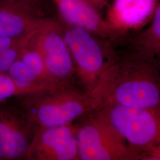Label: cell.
<instances>
[{
    "instance_id": "obj_6",
    "label": "cell",
    "mask_w": 160,
    "mask_h": 160,
    "mask_svg": "<svg viewBox=\"0 0 160 160\" xmlns=\"http://www.w3.org/2000/svg\"><path fill=\"white\" fill-rule=\"evenodd\" d=\"M34 39L42 53L47 72L53 83L58 87L74 86L75 68L63 39L60 22L52 19L34 36Z\"/></svg>"
},
{
    "instance_id": "obj_3",
    "label": "cell",
    "mask_w": 160,
    "mask_h": 160,
    "mask_svg": "<svg viewBox=\"0 0 160 160\" xmlns=\"http://www.w3.org/2000/svg\"><path fill=\"white\" fill-rule=\"evenodd\" d=\"M94 113L107 121L141 160H160V106L136 108L108 104Z\"/></svg>"
},
{
    "instance_id": "obj_14",
    "label": "cell",
    "mask_w": 160,
    "mask_h": 160,
    "mask_svg": "<svg viewBox=\"0 0 160 160\" xmlns=\"http://www.w3.org/2000/svg\"><path fill=\"white\" fill-rule=\"evenodd\" d=\"M30 141L28 134L0 138V160L25 158Z\"/></svg>"
},
{
    "instance_id": "obj_12",
    "label": "cell",
    "mask_w": 160,
    "mask_h": 160,
    "mask_svg": "<svg viewBox=\"0 0 160 160\" xmlns=\"http://www.w3.org/2000/svg\"><path fill=\"white\" fill-rule=\"evenodd\" d=\"M7 74L16 86L18 96H28L52 90L40 82L20 59L13 63Z\"/></svg>"
},
{
    "instance_id": "obj_16",
    "label": "cell",
    "mask_w": 160,
    "mask_h": 160,
    "mask_svg": "<svg viewBox=\"0 0 160 160\" xmlns=\"http://www.w3.org/2000/svg\"><path fill=\"white\" fill-rule=\"evenodd\" d=\"M12 96H18L16 86L8 75L0 72V102Z\"/></svg>"
},
{
    "instance_id": "obj_11",
    "label": "cell",
    "mask_w": 160,
    "mask_h": 160,
    "mask_svg": "<svg viewBox=\"0 0 160 160\" xmlns=\"http://www.w3.org/2000/svg\"><path fill=\"white\" fill-rule=\"evenodd\" d=\"M132 55L149 61H157L160 54V4L147 28L137 36L133 42Z\"/></svg>"
},
{
    "instance_id": "obj_7",
    "label": "cell",
    "mask_w": 160,
    "mask_h": 160,
    "mask_svg": "<svg viewBox=\"0 0 160 160\" xmlns=\"http://www.w3.org/2000/svg\"><path fill=\"white\" fill-rule=\"evenodd\" d=\"M74 124L36 128L25 158L32 160H79Z\"/></svg>"
},
{
    "instance_id": "obj_2",
    "label": "cell",
    "mask_w": 160,
    "mask_h": 160,
    "mask_svg": "<svg viewBox=\"0 0 160 160\" xmlns=\"http://www.w3.org/2000/svg\"><path fill=\"white\" fill-rule=\"evenodd\" d=\"M101 107L97 98L74 86L28 96L23 104L25 119L36 129L74 124Z\"/></svg>"
},
{
    "instance_id": "obj_17",
    "label": "cell",
    "mask_w": 160,
    "mask_h": 160,
    "mask_svg": "<svg viewBox=\"0 0 160 160\" xmlns=\"http://www.w3.org/2000/svg\"><path fill=\"white\" fill-rule=\"evenodd\" d=\"M90 5L96 8L97 11L102 9L106 6L109 0H84Z\"/></svg>"
},
{
    "instance_id": "obj_10",
    "label": "cell",
    "mask_w": 160,
    "mask_h": 160,
    "mask_svg": "<svg viewBox=\"0 0 160 160\" xmlns=\"http://www.w3.org/2000/svg\"><path fill=\"white\" fill-rule=\"evenodd\" d=\"M52 1L64 23L86 29L104 40L117 38L98 11L84 0Z\"/></svg>"
},
{
    "instance_id": "obj_5",
    "label": "cell",
    "mask_w": 160,
    "mask_h": 160,
    "mask_svg": "<svg viewBox=\"0 0 160 160\" xmlns=\"http://www.w3.org/2000/svg\"><path fill=\"white\" fill-rule=\"evenodd\" d=\"M76 125L81 160H141L109 123L94 113Z\"/></svg>"
},
{
    "instance_id": "obj_4",
    "label": "cell",
    "mask_w": 160,
    "mask_h": 160,
    "mask_svg": "<svg viewBox=\"0 0 160 160\" xmlns=\"http://www.w3.org/2000/svg\"><path fill=\"white\" fill-rule=\"evenodd\" d=\"M61 32L68 46L76 77L88 94L92 92L106 66L113 59V53L102 39L86 29L60 22Z\"/></svg>"
},
{
    "instance_id": "obj_1",
    "label": "cell",
    "mask_w": 160,
    "mask_h": 160,
    "mask_svg": "<svg viewBox=\"0 0 160 160\" xmlns=\"http://www.w3.org/2000/svg\"><path fill=\"white\" fill-rule=\"evenodd\" d=\"M158 61L128 55L114 59L100 75L90 96L104 106L118 104L136 108L160 106Z\"/></svg>"
},
{
    "instance_id": "obj_9",
    "label": "cell",
    "mask_w": 160,
    "mask_h": 160,
    "mask_svg": "<svg viewBox=\"0 0 160 160\" xmlns=\"http://www.w3.org/2000/svg\"><path fill=\"white\" fill-rule=\"evenodd\" d=\"M158 5L160 0H114L104 20L118 37L149 23Z\"/></svg>"
},
{
    "instance_id": "obj_8",
    "label": "cell",
    "mask_w": 160,
    "mask_h": 160,
    "mask_svg": "<svg viewBox=\"0 0 160 160\" xmlns=\"http://www.w3.org/2000/svg\"><path fill=\"white\" fill-rule=\"evenodd\" d=\"M25 0H0V36L30 40L51 22Z\"/></svg>"
},
{
    "instance_id": "obj_13",
    "label": "cell",
    "mask_w": 160,
    "mask_h": 160,
    "mask_svg": "<svg viewBox=\"0 0 160 160\" xmlns=\"http://www.w3.org/2000/svg\"><path fill=\"white\" fill-rule=\"evenodd\" d=\"M34 37L22 49L18 59L27 66L40 82L52 90L59 88L53 83L48 75L43 56L34 41Z\"/></svg>"
},
{
    "instance_id": "obj_18",
    "label": "cell",
    "mask_w": 160,
    "mask_h": 160,
    "mask_svg": "<svg viewBox=\"0 0 160 160\" xmlns=\"http://www.w3.org/2000/svg\"><path fill=\"white\" fill-rule=\"evenodd\" d=\"M37 12L40 13L42 5V0H25Z\"/></svg>"
},
{
    "instance_id": "obj_15",
    "label": "cell",
    "mask_w": 160,
    "mask_h": 160,
    "mask_svg": "<svg viewBox=\"0 0 160 160\" xmlns=\"http://www.w3.org/2000/svg\"><path fill=\"white\" fill-rule=\"evenodd\" d=\"M29 41L21 42L0 53V72L7 74L12 65L19 58L22 49Z\"/></svg>"
}]
</instances>
